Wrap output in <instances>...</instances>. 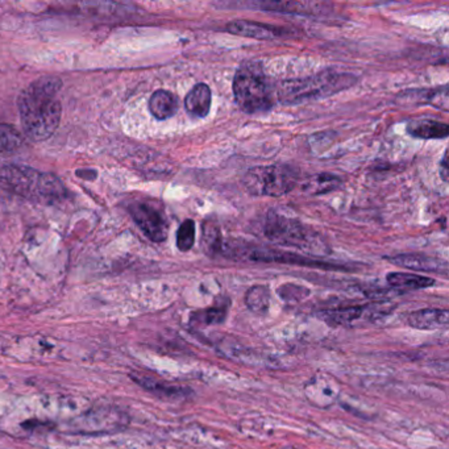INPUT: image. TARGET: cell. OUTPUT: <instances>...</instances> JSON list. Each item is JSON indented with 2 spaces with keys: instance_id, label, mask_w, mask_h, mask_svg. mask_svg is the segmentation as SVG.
I'll return each instance as SVG.
<instances>
[{
  "instance_id": "1",
  "label": "cell",
  "mask_w": 449,
  "mask_h": 449,
  "mask_svg": "<svg viewBox=\"0 0 449 449\" xmlns=\"http://www.w3.org/2000/svg\"><path fill=\"white\" fill-rule=\"evenodd\" d=\"M61 87L62 81L59 76H41L19 95L17 107L21 126L31 140H48L60 126L62 107L56 95Z\"/></svg>"
},
{
  "instance_id": "2",
  "label": "cell",
  "mask_w": 449,
  "mask_h": 449,
  "mask_svg": "<svg viewBox=\"0 0 449 449\" xmlns=\"http://www.w3.org/2000/svg\"><path fill=\"white\" fill-rule=\"evenodd\" d=\"M0 187L34 202L54 204L65 199L66 187L60 178L24 165H7L0 170Z\"/></svg>"
},
{
  "instance_id": "3",
  "label": "cell",
  "mask_w": 449,
  "mask_h": 449,
  "mask_svg": "<svg viewBox=\"0 0 449 449\" xmlns=\"http://www.w3.org/2000/svg\"><path fill=\"white\" fill-rule=\"evenodd\" d=\"M357 78L350 73H338L335 70H324L319 74L302 79H288L278 87V101L285 106H296L301 103L322 99L340 93L356 84Z\"/></svg>"
},
{
  "instance_id": "4",
  "label": "cell",
  "mask_w": 449,
  "mask_h": 449,
  "mask_svg": "<svg viewBox=\"0 0 449 449\" xmlns=\"http://www.w3.org/2000/svg\"><path fill=\"white\" fill-rule=\"evenodd\" d=\"M233 95L238 107L246 113H261L273 107L269 81L257 64H246L238 69L233 78Z\"/></svg>"
},
{
  "instance_id": "5",
  "label": "cell",
  "mask_w": 449,
  "mask_h": 449,
  "mask_svg": "<svg viewBox=\"0 0 449 449\" xmlns=\"http://www.w3.org/2000/svg\"><path fill=\"white\" fill-rule=\"evenodd\" d=\"M265 236L280 246L297 248L305 252L324 253L323 238L303 223L286 218L277 212H269L265 223Z\"/></svg>"
},
{
  "instance_id": "6",
  "label": "cell",
  "mask_w": 449,
  "mask_h": 449,
  "mask_svg": "<svg viewBox=\"0 0 449 449\" xmlns=\"http://www.w3.org/2000/svg\"><path fill=\"white\" fill-rule=\"evenodd\" d=\"M297 173L288 166L271 165L249 170L244 177L246 190L252 195L282 196L297 185Z\"/></svg>"
},
{
  "instance_id": "7",
  "label": "cell",
  "mask_w": 449,
  "mask_h": 449,
  "mask_svg": "<svg viewBox=\"0 0 449 449\" xmlns=\"http://www.w3.org/2000/svg\"><path fill=\"white\" fill-rule=\"evenodd\" d=\"M128 418L118 407L101 406L94 407L84 415L79 416L71 428L78 433H112L124 427L127 424Z\"/></svg>"
},
{
  "instance_id": "8",
  "label": "cell",
  "mask_w": 449,
  "mask_h": 449,
  "mask_svg": "<svg viewBox=\"0 0 449 449\" xmlns=\"http://www.w3.org/2000/svg\"><path fill=\"white\" fill-rule=\"evenodd\" d=\"M233 255L236 256V258H246V260L257 261V263H290V265H302V266L321 268V269H330V271L345 269V266L343 265H335V263H326V261L315 260V258H308L305 256L274 251V249H265V248H243V249L236 248L233 249Z\"/></svg>"
},
{
  "instance_id": "9",
  "label": "cell",
  "mask_w": 449,
  "mask_h": 449,
  "mask_svg": "<svg viewBox=\"0 0 449 449\" xmlns=\"http://www.w3.org/2000/svg\"><path fill=\"white\" fill-rule=\"evenodd\" d=\"M131 216L154 243H162L168 238V221L162 210L152 202H136L129 207Z\"/></svg>"
},
{
  "instance_id": "10",
  "label": "cell",
  "mask_w": 449,
  "mask_h": 449,
  "mask_svg": "<svg viewBox=\"0 0 449 449\" xmlns=\"http://www.w3.org/2000/svg\"><path fill=\"white\" fill-rule=\"evenodd\" d=\"M132 380L148 393L166 400H179V399L186 398L187 393H188V390L182 386H176L168 382L157 380L148 374H132Z\"/></svg>"
},
{
  "instance_id": "11",
  "label": "cell",
  "mask_w": 449,
  "mask_h": 449,
  "mask_svg": "<svg viewBox=\"0 0 449 449\" xmlns=\"http://www.w3.org/2000/svg\"><path fill=\"white\" fill-rule=\"evenodd\" d=\"M397 266L407 268L411 271H425V273H439L443 276L448 274V263L439 258L424 255H398L386 258Z\"/></svg>"
},
{
  "instance_id": "12",
  "label": "cell",
  "mask_w": 449,
  "mask_h": 449,
  "mask_svg": "<svg viewBox=\"0 0 449 449\" xmlns=\"http://www.w3.org/2000/svg\"><path fill=\"white\" fill-rule=\"evenodd\" d=\"M229 34H238L241 37H249L256 40H274L283 34V29L278 26H269L263 23L236 20L226 26Z\"/></svg>"
},
{
  "instance_id": "13",
  "label": "cell",
  "mask_w": 449,
  "mask_h": 449,
  "mask_svg": "<svg viewBox=\"0 0 449 449\" xmlns=\"http://www.w3.org/2000/svg\"><path fill=\"white\" fill-rule=\"evenodd\" d=\"M448 322V311L440 308H424L406 316L407 324L415 330L420 331L439 330L443 327H447Z\"/></svg>"
},
{
  "instance_id": "14",
  "label": "cell",
  "mask_w": 449,
  "mask_h": 449,
  "mask_svg": "<svg viewBox=\"0 0 449 449\" xmlns=\"http://www.w3.org/2000/svg\"><path fill=\"white\" fill-rule=\"evenodd\" d=\"M211 89L206 84L195 85L185 99L187 112L196 118H206L211 110Z\"/></svg>"
},
{
  "instance_id": "15",
  "label": "cell",
  "mask_w": 449,
  "mask_h": 449,
  "mask_svg": "<svg viewBox=\"0 0 449 449\" xmlns=\"http://www.w3.org/2000/svg\"><path fill=\"white\" fill-rule=\"evenodd\" d=\"M407 132L418 138L435 140V138H445L449 135L448 124L436 121L433 119L411 120L407 124Z\"/></svg>"
},
{
  "instance_id": "16",
  "label": "cell",
  "mask_w": 449,
  "mask_h": 449,
  "mask_svg": "<svg viewBox=\"0 0 449 449\" xmlns=\"http://www.w3.org/2000/svg\"><path fill=\"white\" fill-rule=\"evenodd\" d=\"M178 110V99L166 90H157L149 101V111L157 120L171 118Z\"/></svg>"
},
{
  "instance_id": "17",
  "label": "cell",
  "mask_w": 449,
  "mask_h": 449,
  "mask_svg": "<svg viewBox=\"0 0 449 449\" xmlns=\"http://www.w3.org/2000/svg\"><path fill=\"white\" fill-rule=\"evenodd\" d=\"M386 280L391 288L403 290V291L422 290V288H431L435 285L433 278L419 276V274H410V273H390Z\"/></svg>"
},
{
  "instance_id": "18",
  "label": "cell",
  "mask_w": 449,
  "mask_h": 449,
  "mask_svg": "<svg viewBox=\"0 0 449 449\" xmlns=\"http://www.w3.org/2000/svg\"><path fill=\"white\" fill-rule=\"evenodd\" d=\"M368 308L363 306H350V307H343V308H335L326 311L323 314V319L332 326H347L352 323L360 321L363 316L369 314L366 311Z\"/></svg>"
},
{
  "instance_id": "19",
  "label": "cell",
  "mask_w": 449,
  "mask_h": 449,
  "mask_svg": "<svg viewBox=\"0 0 449 449\" xmlns=\"http://www.w3.org/2000/svg\"><path fill=\"white\" fill-rule=\"evenodd\" d=\"M268 12H282V14H298V15H311L321 7L319 3H298V1H266L258 4Z\"/></svg>"
},
{
  "instance_id": "20",
  "label": "cell",
  "mask_w": 449,
  "mask_h": 449,
  "mask_svg": "<svg viewBox=\"0 0 449 449\" xmlns=\"http://www.w3.org/2000/svg\"><path fill=\"white\" fill-rule=\"evenodd\" d=\"M202 248L206 255H219L223 251L221 228L216 221H206L202 226Z\"/></svg>"
},
{
  "instance_id": "21",
  "label": "cell",
  "mask_w": 449,
  "mask_h": 449,
  "mask_svg": "<svg viewBox=\"0 0 449 449\" xmlns=\"http://www.w3.org/2000/svg\"><path fill=\"white\" fill-rule=\"evenodd\" d=\"M246 305L252 313L263 315L271 306V291L263 285H256L246 291Z\"/></svg>"
},
{
  "instance_id": "22",
  "label": "cell",
  "mask_w": 449,
  "mask_h": 449,
  "mask_svg": "<svg viewBox=\"0 0 449 449\" xmlns=\"http://www.w3.org/2000/svg\"><path fill=\"white\" fill-rule=\"evenodd\" d=\"M227 318V307L226 306H213L206 310L196 311L191 315V324L195 326H212L221 324Z\"/></svg>"
},
{
  "instance_id": "23",
  "label": "cell",
  "mask_w": 449,
  "mask_h": 449,
  "mask_svg": "<svg viewBox=\"0 0 449 449\" xmlns=\"http://www.w3.org/2000/svg\"><path fill=\"white\" fill-rule=\"evenodd\" d=\"M21 144V135L15 128L0 124V156L16 152Z\"/></svg>"
},
{
  "instance_id": "24",
  "label": "cell",
  "mask_w": 449,
  "mask_h": 449,
  "mask_svg": "<svg viewBox=\"0 0 449 449\" xmlns=\"http://www.w3.org/2000/svg\"><path fill=\"white\" fill-rule=\"evenodd\" d=\"M340 186H341V179L339 177L324 173L311 179L307 185V190L311 194H326V193L336 190Z\"/></svg>"
},
{
  "instance_id": "25",
  "label": "cell",
  "mask_w": 449,
  "mask_h": 449,
  "mask_svg": "<svg viewBox=\"0 0 449 449\" xmlns=\"http://www.w3.org/2000/svg\"><path fill=\"white\" fill-rule=\"evenodd\" d=\"M195 244V223L187 219L181 224L177 232V246L181 252H188Z\"/></svg>"
},
{
  "instance_id": "26",
  "label": "cell",
  "mask_w": 449,
  "mask_h": 449,
  "mask_svg": "<svg viewBox=\"0 0 449 449\" xmlns=\"http://www.w3.org/2000/svg\"><path fill=\"white\" fill-rule=\"evenodd\" d=\"M278 294L280 297L283 298L285 301L291 302V301H299L302 298H305L306 296H308V290L305 288H301V286H296V285H285L282 288H278Z\"/></svg>"
},
{
  "instance_id": "27",
  "label": "cell",
  "mask_w": 449,
  "mask_h": 449,
  "mask_svg": "<svg viewBox=\"0 0 449 449\" xmlns=\"http://www.w3.org/2000/svg\"><path fill=\"white\" fill-rule=\"evenodd\" d=\"M448 152L444 153L443 160H441V177L447 182L448 181Z\"/></svg>"
}]
</instances>
